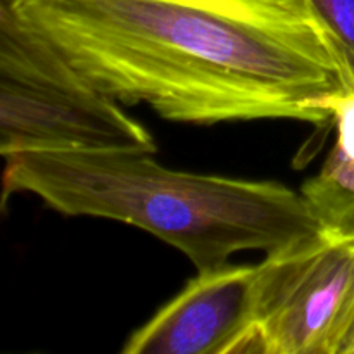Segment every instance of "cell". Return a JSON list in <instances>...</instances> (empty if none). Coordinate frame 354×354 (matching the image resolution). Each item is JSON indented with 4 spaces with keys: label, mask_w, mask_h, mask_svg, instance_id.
I'll use <instances>...</instances> for the list:
<instances>
[{
    "label": "cell",
    "mask_w": 354,
    "mask_h": 354,
    "mask_svg": "<svg viewBox=\"0 0 354 354\" xmlns=\"http://www.w3.org/2000/svg\"><path fill=\"white\" fill-rule=\"evenodd\" d=\"M258 265L197 272L138 327L123 354H245L254 320Z\"/></svg>",
    "instance_id": "cell-5"
},
{
    "label": "cell",
    "mask_w": 354,
    "mask_h": 354,
    "mask_svg": "<svg viewBox=\"0 0 354 354\" xmlns=\"http://www.w3.org/2000/svg\"><path fill=\"white\" fill-rule=\"evenodd\" d=\"M31 194L66 216L133 225L182 251L197 272L265 256L320 234L301 190L275 180L180 171L137 149H44L3 158L2 204Z\"/></svg>",
    "instance_id": "cell-2"
},
{
    "label": "cell",
    "mask_w": 354,
    "mask_h": 354,
    "mask_svg": "<svg viewBox=\"0 0 354 354\" xmlns=\"http://www.w3.org/2000/svg\"><path fill=\"white\" fill-rule=\"evenodd\" d=\"M349 354H354V348H353V349H351V353H349Z\"/></svg>",
    "instance_id": "cell-9"
},
{
    "label": "cell",
    "mask_w": 354,
    "mask_h": 354,
    "mask_svg": "<svg viewBox=\"0 0 354 354\" xmlns=\"http://www.w3.org/2000/svg\"><path fill=\"white\" fill-rule=\"evenodd\" d=\"M258 266L245 354H335L354 303V241L320 232Z\"/></svg>",
    "instance_id": "cell-4"
},
{
    "label": "cell",
    "mask_w": 354,
    "mask_h": 354,
    "mask_svg": "<svg viewBox=\"0 0 354 354\" xmlns=\"http://www.w3.org/2000/svg\"><path fill=\"white\" fill-rule=\"evenodd\" d=\"M44 149L158 152L151 131L97 90L16 12L0 7V154Z\"/></svg>",
    "instance_id": "cell-3"
},
{
    "label": "cell",
    "mask_w": 354,
    "mask_h": 354,
    "mask_svg": "<svg viewBox=\"0 0 354 354\" xmlns=\"http://www.w3.org/2000/svg\"><path fill=\"white\" fill-rule=\"evenodd\" d=\"M97 90L175 123L332 124L348 95L304 0H0Z\"/></svg>",
    "instance_id": "cell-1"
},
{
    "label": "cell",
    "mask_w": 354,
    "mask_h": 354,
    "mask_svg": "<svg viewBox=\"0 0 354 354\" xmlns=\"http://www.w3.org/2000/svg\"><path fill=\"white\" fill-rule=\"evenodd\" d=\"M330 111L337 142L320 173L303 183L301 194L324 234L354 241V93L332 100Z\"/></svg>",
    "instance_id": "cell-6"
},
{
    "label": "cell",
    "mask_w": 354,
    "mask_h": 354,
    "mask_svg": "<svg viewBox=\"0 0 354 354\" xmlns=\"http://www.w3.org/2000/svg\"><path fill=\"white\" fill-rule=\"evenodd\" d=\"M324 33L348 95L354 93V0H304Z\"/></svg>",
    "instance_id": "cell-7"
},
{
    "label": "cell",
    "mask_w": 354,
    "mask_h": 354,
    "mask_svg": "<svg viewBox=\"0 0 354 354\" xmlns=\"http://www.w3.org/2000/svg\"><path fill=\"white\" fill-rule=\"evenodd\" d=\"M354 348V303L349 310L348 317H346L344 325L341 328V334L337 339V348L335 354H349Z\"/></svg>",
    "instance_id": "cell-8"
}]
</instances>
